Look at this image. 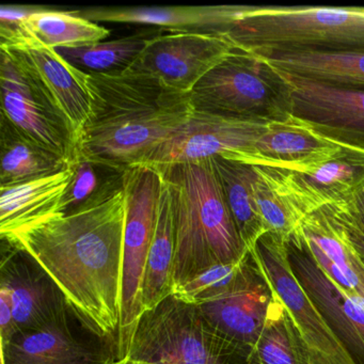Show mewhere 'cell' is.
Returning <instances> with one entry per match:
<instances>
[{
    "mask_svg": "<svg viewBox=\"0 0 364 364\" xmlns=\"http://www.w3.org/2000/svg\"><path fill=\"white\" fill-rule=\"evenodd\" d=\"M123 185L100 203L55 215L6 240L28 251L72 306L102 336L118 341L122 289Z\"/></svg>",
    "mask_w": 364,
    "mask_h": 364,
    "instance_id": "obj_1",
    "label": "cell"
},
{
    "mask_svg": "<svg viewBox=\"0 0 364 364\" xmlns=\"http://www.w3.org/2000/svg\"><path fill=\"white\" fill-rule=\"evenodd\" d=\"M89 82L92 114L75 151L117 171L142 165L193 112L188 95L174 92L127 70L89 74Z\"/></svg>",
    "mask_w": 364,
    "mask_h": 364,
    "instance_id": "obj_2",
    "label": "cell"
},
{
    "mask_svg": "<svg viewBox=\"0 0 364 364\" xmlns=\"http://www.w3.org/2000/svg\"><path fill=\"white\" fill-rule=\"evenodd\" d=\"M155 169L167 182L171 196L176 240L173 291L213 266L236 263L249 255L212 159Z\"/></svg>",
    "mask_w": 364,
    "mask_h": 364,
    "instance_id": "obj_3",
    "label": "cell"
},
{
    "mask_svg": "<svg viewBox=\"0 0 364 364\" xmlns=\"http://www.w3.org/2000/svg\"><path fill=\"white\" fill-rule=\"evenodd\" d=\"M223 38L249 53L364 50V8L240 6Z\"/></svg>",
    "mask_w": 364,
    "mask_h": 364,
    "instance_id": "obj_4",
    "label": "cell"
},
{
    "mask_svg": "<svg viewBox=\"0 0 364 364\" xmlns=\"http://www.w3.org/2000/svg\"><path fill=\"white\" fill-rule=\"evenodd\" d=\"M195 112L270 124L291 118V86L257 55L235 48L188 95Z\"/></svg>",
    "mask_w": 364,
    "mask_h": 364,
    "instance_id": "obj_5",
    "label": "cell"
},
{
    "mask_svg": "<svg viewBox=\"0 0 364 364\" xmlns=\"http://www.w3.org/2000/svg\"><path fill=\"white\" fill-rule=\"evenodd\" d=\"M248 359L242 349L210 326L198 304L185 301L172 293L142 313L125 361L247 364Z\"/></svg>",
    "mask_w": 364,
    "mask_h": 364,
    "instance_id": "obj_6",
    "label": "cell"
},
{
    "mask_svg": "<svg viewBox=\"0 0 364 364\" xmlns=\"http://www.w3.org/2000/svg\"><path fill=\"white\" fill-rule=\"evenodd\" d=\"M127 199L123 240L121 315L117 341L118 361L129 355L136 326L144 306V280L146 261L154 237L161 176L148 166H134L123 171Z\"/></svg>",
    "mask_w": 364,
    "mask_h": 364,
    "instance_id": "obj_7",
    "label": "cell"
},
{
    "mask_svg": "<svg viewBox=\"0 0 364 364\" xmlns=\"http://www.w3.org/2000/svg\"><path fill=\"white\" fill-rule=\"evenodd\" d=\"M249 253L284 306L304 347L308 364H357L296 278L289 264L287 240L267 232L257 240Z\"/></svg>",
    "mask_w": 364,
    "mask_h": 364,
    "instance_id": "obj_8",
    "label": "cell"
},
{
    "mask_svg": "<svg viewBox=\"0 0 364 364\" xmlns=\"http://www.w3.org/2000/svg\"><path fill=\"white\" fill-rule=\"evenodd\" d=\"M117 343L73 306L56 321L1 343V364H114Z\"/></svg>",
    "mask_w": 364,
    "mask_h": 364,
    "instance_id": "obj_9",
    "label": "cell"
},
{
    "mask_svg": "<svg viewBox=\"0 0 364 364\" xmlns=\"http://www.w3.org/2000/svg\"><path fill=\"white\" fill-rule=\"evenodd\" d=\"M1 240L0 298L11 306L14 336L54 323L71 306L63 289L28 251L12 240Z\"/></svg>",
    "mask_w": 364,
    "mask_h": 364,
    "instance_id": "obj_10",
    "label": "cell"
},
{
    "mask_svg": "<svg viewBox=\"0 0 364 364\" xmlns=\"http://www.w3.org/2000/svg\"><path fill=\"white\" fill-rule=\"evenodd\" d=\"M225 38L200 33L153 36L127 71L174 92L189 95L196 85L235 50Z\"/></svg>",
    "mask_w": 364,
    "mask_h": 364,
    "instance_id": "obj_11",
    "label": "cell"
},
{
    "mask_svg": "<svg viewBox=\"0 0 364 364\" xmlns=\"http://www.w3.org/2000/svg\"><path fill=\"white\" fill-rule=\"evenodd\" d=\"M267 127L193 110L187 122L157 146L142 166L156 168L213 157L240 161Z\"/></svg>",
    "mask_w": 364,
    "mask_h": 364,
    "instance_id": "obj_12",
    "label": "cell"
},
{
    "mask_svg": "<svg viewBox=\"0 0 364 364\" xmlns=\"http://www.w3.org/2000/svg\"><path fill=\"white\" fill-rule=\"evenodd\" d=\"M282 74L291 86L294 118L334 144L364 151V89Z\"/></svg>",
    "mask_w": 364,
    "mask_h": 364,
    "instance_id": "obj_13",
    "label": "cell"
},
{
    "mask_svg": "<svg viewBox=\"0 0 364 364\" xmlns=\"http://www.w3.org/2000/svg\"><path fill=\"white\" fill-rule=\"evenodd\" d=\"M1 116L48 150L71 161L75 139L61 114L35 80L1 50Z\"/></svg>",
    "mask_w": 364,
    "mask_h": 364,
    "instance_id": "obj_14",
    "label": "cell"
},
{
    "mask_svg": "<svg viewBox=\"0 0 364 364\" xmlns=\"http://www.w3.org/2000/svg\"><path fill=\"white\" fill-rule=\"evenodd\" d=\"M274 294L249 253L231 285L198 304L213 328L250 357L265 327Z\"/></svg>",
    "mask_w": 364,
    "mask_h": 364,
    "instance_id": "obj_15",
    "label": "cell"
},
{
    "mask_svg": "<svg viewBox=\"0 0 364 364\" xmlns=\"http://www.w3.org/2000/svg\"><path fill=\"white\" fill-rule=\"evenodd\" d=\"M289 264L304 291L357 364H364V298L345 291L317 264L297 232L287 240Z\"/></svg>",
    "mask_w": 364,
    "mask_h": 364,
    "instance_id": "obj_16",
    "label": "cell"
},
{
    "mask_svg": "<svg viewBox=\"0 0 364 364\" xmlns=\"http://www.w3.org/2000/svg\"><path fill=\"white\" fill-rule=\"evenodd\" d=\"M1 50L35 80L67 122L76 144L92 114L89 74L71 65L55 48L22 46Z\"/></svg>",
    "mask_w": 364,
    "mask_h": 364,
    "instance_id": "obj_17",
    "label": "cell"
},
{
    "mask_svg": "<svg viewBox=\"0 0 364 364\" xmlns=\"http://www.w3.org/2000/svg\"><path fill=\"white\" fill-rule=\"evenodd\" d=\"M282 170L285 183L304 217L364 188V151L342 146L331 159L309 172Z\"/></svg>",
    "mask_w": 364,
    "mask_h": 364,
    "instance_id": "obj_18",
    "label": "cell"
},
{
    "mask_svg": "<svg viewBox=\"0 0 364 364\" xmlns=\"http://www.w3.org/2000/svg\"><path fill=\"white\" fill-rule=\"evenodd\" d=\"M342 146L326 139L291 116L270 123L238 161L296 172H309L331 159Z\"/></svg>",
    "mask_w": 364,
    "mask_h": 364,
    "instance_id": "obj_19",
    "label": "cell"
},
{
    "mask_svg": "<svg viewBox=\"0 0 364 364\" xmlns=\"http://www.w3.org/2000/svg\"><path fill=\"white\" fill-rule=\"evenodd\" d=\"M240 6L196 7L95 8L77 11L91 22L150 25L170 33H200L223 37L237 18Z\"/></svg>",
    "mask_w": 364,
    "mask_h": 364,
    "instance_id": "obj_20",
    "label": "cell"
},
{
    "mask_svg": "<svg viewBox=\"0 0 364 364\" xmlns=\"http://www.w3.org/2000/svg\"><path fill=\"white\" fill-rule=\"evenodd\" d=\"M323 272L345 291L364 298V264L331 217L321 208L295 230Z\"/></svg>",
    "mask_w": 364,
    "mask_h": 364,
    "instance_id": "obj_21",
    "label": "cell"
},
{
    "mask_svg": "<svg viewBox=\"0 0 364 364\" xmlns=\"http://www.w3.org/2000/svg\"><path fill=\"white\" fill-rule=\"evenodd\" d=\"M73 169L10 187H0V236L9 237L58 214Z\"/></svg>",
    "mask_w": 364,
    "mask_h": 364,
    "instance_id": "obj_22",
    "label": "cell"
},
{
    "mask_svg": "<svg viewBox=\"0 0 364 364\" xmlns=\"http://www.w3.org/2000/svg\"><path fill=\"white\" fill-rule=\"evenodd\" d=\"M287 75L333 86L364 89V50L319 53H252Z\"/></svg>",
    "mask_w": 364,
    "mask_h": 364,
    "instance_id": "obj_23",
    "label": "cell"
},
{
    "mask_svg": "<svg viewBox=\"0 0 364 364\" xmlns=\"http://www.w3.org/2000/svg\"><path fill=\"white\" fill-rule=\"evenodd\" d=\"M0 187H10L63 171L70 161L35 141L5 117L0 121Z\"/></svg>",
    "mask_w": 364,
    "mask_h": 364,
    "instance_id": "obj_24",
    "label": "cell"
},
{
    "mask_svg": "<svg viewBox=\"0 0 364 364\" xmlns=\"http://www.w3.org/2000/svg\"><path fill=\"white\" fill-rule=\"evenodd\" d=\"M110 31L97 23L82 18L77 11L43 9L23 22L20 38L1 48L22 46L46 48H80L99 43L109 37Z\"/></svg>",
    "mask_w": 364,
    "mask_h": 364,
    "instance_id": "obj_25",
    "label": "cell"
},
{
    "mask_svg": "<svg viewBox=\"0 0 364 364\" xmlns=\"http://www.w3.org/2000/svg\"><path fill=\"white\" fill-rule=\"evenodd\" d=\"M223 196L242 242L250 250L266 233L255 193V166L223 157H213Z\"/></svg>",
    "mask_w": 364,
    "mask_h": 364,
    "instance_id": "obj_26",
    "label": "cell"
},
{
    "mask_svg": "<svg viewBox=\"0 0 364 364\" xmlns=\"http://www.w3.org/2000/svg\"><path fill=\"white\" fill-rule=\"evenodd\" d=\"M174 257L176 240L171 196L167 182L161 176L156 228L144 274V310L154 308L161 300L173 293Z\"/></svg>",
    "mask_w": 364,
    "mask_h": 364,
    "instance_id": "obj_27",
    "label": "cell"
},
{
    "mask_svg": "<svg viewBox=\"0 0 364 364\" xmlns=\"http://www.w3.org/2000/svg\"><path fill=\"white\" fill-rule=\"evenodd\" d=\"M255 193L266 233L287 240L302 218L289 191L282 170L267 166H255Z\"/></svg>",
    "mask_w": 364,
    "mask_h": 364,
    "instance_id": "obj_28",
    "label": "cell"
},
{
    "mask_svg": "<svg viewBox=\"0 0 364 364\" xmlns=\"http://www.w3.org/2000/svg\"><path fill=\"white\" fill-rule=\"evenodd\" d=\"M70 164L73 176L61 200L58 214H72L100 203L122 187L123 172L92 163L76 151Z\"/></svg>",
    "mask_w": 364,
    "mask_h": 364,
    "instance_id": "obj_29",
    "label": "cell"
},
{
    "mask_svg": "<svg viewBox=\"0 0 364 364\" xmlns=\"http://www.w3.org/2000/svg\"><path fill=\"white\" fill-rule=\"evenodd\" d=\"M153 36L134 35L109 42L80 48H57L59 54L77 69L88 74H112L131 67Z\"/></svg>",
    "mask_w": 364,
    "mask_h": 364,
    "instance_id": "obj_30",
    "label": "cell"
},
{
    "mask_svg": "<svg viewBox=\"0 0 364 364\" xmlns=\"http://www.w3.org/2000/svg\"><path fill=\"white\" fill-rule=\"evenodd\" d=\"M247 364H308L297 332L276 294L265 327Z\"/></svg>",
    "mask_w": 364,
    "mask_h": 364,
    "instance_id": "obj_31",
    "label": "cell"
},
{
    "mask_svg": "<svg viewBox=\"0 0 364 364\" xmlns=\"http://www.w3.org/2000/svg\"><path fill=\"white\" fill-rule=\"evenodd\" d=\"M248 257L249 255L236 263L213 266L200 272L186 284L174 291L173 294L191 304H201L208 301L233 283Z\"/></svg>",
    "mask_w": 364,
    "mask_h": 364,
    "instance_id": "obj_32",
    "label": "cell"
},
{
    "mask_svg": "<svg viewBox=\"0 0 364 364\" xmlns=\"http://www.w3.org/2000/svg\"><path fill=\"white\" fill-rule=\"evenodd\" d=\"M364 264V188L346 201L323 206Z\"/></svg>",
    "mask_w": 364,
    "mask_h": 364,
    "instance_id": "obj_33",
    "label": "cell"
},
{
    "mask_svg": "<svg viewBox=\"0 0 364 364\" xmlns=\"http://www.w3.org/2000/svg\"><path fill=\"white\" fill-rule=\"evenodd\" d=\"M114 364H153V363H144V362H131V361H117Z\"/></svg>",
    "mask_w": 364,
    "mask_h": 364,
    "instance_id": "obj_34",
    "label": "cell"
}]
</instances>
